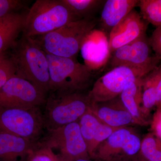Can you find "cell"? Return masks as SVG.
<instances>
[{"instance_id": "obj_1", "label": "cell", "mask_w": 161, "mask_h": 161, "mask_svg": "<svg viewBox=\"0 0 161 161\" xmlns=\"http://www.w3.org/2000/svg\"><path fill=\"white\" fill-rule=\"evenodd\" d=\"M12 49L10 58L14 64L15 75L29 81L47 96L50 75L46 53L33 38L23 35Z\"/></svg>"}, {"instance_id": "obj_32", "label": "cell", "mask_w": 161, "mask_h": 161, "mask_svg": "<svg viewBox=\"0 0 161 161\" xmlns=\"http://www.w3.org/2000/svg\"><path fill=\"white\" fill-rule=\"evenodd\" d=\"M76 161H90L89 159H79V160H77Z\"/></svg>"}, {"instance_id": "obj_18", "label": "cell", "mask_w": 161, "mask_h": 161, "mask_svg": "<svg viewBox=\"0 0 161 161\" xmlns=\"http://www.w3.org/2000/svg\"><path fill=\"white\" fill-rule=\"evenodd\" d=\"M142 79L128 84L119 95L124 106L139 125L146 124L142 109Z\"/></svg>"}, {"instance_id": "obj_5", "label": "cell", "mask_w": 161, "mask_h": 161, "mask_svg": "<svg viewBox=\"0 0 161 161\" xmlns=\"http://www.w3.org/2000/svg\"><path fill=\"white\" fill-rule=\"evenodd\" d=\"M46 55L49 64V92H86L92 83L94 75L86 64L75 58Z\"/></svg>"}, {"instance_id": "obj_19", "label": "cell", "mask_w": 161, "mask_h": 161, "mask_svg": "<svg viewBox=\"0 0 161 161\" xmlns=\"http://www.w3.org/2000/svg\"><path fill=\"white\" fill-rule=\"evenodd\" d=\"M78 20L93 19V15L103 6V0H61Z\"/></svg>"}, {"instance_id": "obj_15", "label": "cell", "mask_w": 161, "mask_h": 161, "mask_svg": "<svg viewBox=\"0 0 161 161\" xmlns=\"http://www.w3.org/2000/svg\"><path fill=\"white\" fill-rule=\"evenodd\" d=\"M37 142L0 133V161H27Z\"/></svg>"}, {"instance_id": "obj_21", "label": "cell", "mask_w": 161, "mask_h": 161, "mask_svg": "<svg viewBox=\"0 0 161 161\" xmlns=\"http://www.w3.org/2000/svg\"><path fill=\"white\" fill-rule=\"evenodd\" d=\"M138 5L145 21L156 27L161 26V0H140Z\"/></svg>"}, {"instance_id": "obj_4", "label": "cell", "mask_w": 161, "mask_h": 161, "mask_svg": "<svg viewBox=\"0 0 161 161\" xmlns=\"http://www.w3.org/2000/svg\"><path fill=\"white\" fill-rule=\"evenodd\" d=\"M78 20L61 0H37L26 13L22 35L40 36Z\"/></svg>"}, {"instance_id": "obj_12", "label": "cell", "mask_w": 161, "mask_h": 161, "mask_svg": "<svg viewBox=\"0 0 161 161\" xmlns=\"http://www.w3.org/2000/svg\"><path fill=\"white\" fill-rule=\"evenodd\" d=\"M147 22L133 9L115 26L109 35L111 54L119 47L147 34Z\"/></svg>"}, {"instance_id": "obj_6", "label": "cell", "mask_w": 161, "mask_h": 161, "mask_svg": "<svg viewBox=\"0 0 161 161\" xmlns=\"http://www.w3.org/2000/svg\"><path fill=\"white\" fill-rule=\"evenodd\" d=\"M47 131L46 135L38 141V146L57 151L56 155L63 161L88 159L87 148L78 122Z\"/></svg>"}, {"instance_id": "obj_27", "label": "cell", "mask_w": 161, "mask_h": 161, "mask_svg": "<svg viewBox=\"0 0 161 161\" xmlns=\"http://www.w3.org/2000/svg\"><path fill=\"white\" fill-rule=\"evenodd\" d=\"M38 143V142H37ZM53 151L46 147H36L30 153L27 161H53Z\"/></svg>"}, {"instance_id": "obj_33", "label": "cell", "mask_w": 161, "mask_h": 161, "mask_svg": "<svg viewBox=\"0 0 161 161\" xmlns=\"http://www.w3.org/2000/svg\"><path fill=\"white\" fill-rule=\"evenodd\" d=\"M160 104H161V99Z\"/></svg>"}, {"instance_id": "obj_28", "label": "cell", "mask_w": 161, "mask_h": 161, "mask_svg": "<svg viewBox=\"0 0 161 161\" xmlns=\"http://www.w3.org/2000/svg\"><path fill=\"white\" fill-rule=\"evenodd\" d=\"M151 48L155 55L161 60V26L157 27L149 39Z\"/></svg>"}, {"instance_id": "obj_24", "label": "cell", "mask_w": 161, "mask_h": 161, "mask_svg": "<svg viewBox=\"0 0 161 161\" xmlns=\"http://www.w3.org/2000/svg\"><path fill=\"white\" fill-rule=\"evenodd\" d=\"M119 129V128L109 126L101 123L98 127L91 145L88 149L89 155H92L95 154L98 146Z\"/></svg>"}, {"instance_id": "obj_23", "label": "cell", "mask_w": 161, "mask_h": 161, "mask_svg": "<svg viewBox=\"0 0 161 161\" xmlns=\"http://www.w3.org/2000/svg\"><path fill=\"white\" fill-rule=\"evenodd\" d=\"M161 141L153 136L147 135L142 141L141 151L148 160L161 161Z\"/></svg>"}, {"instance_id": "obj_3", "label": "cell", "mask_w": 161, "mask_h": 161, "mask_svg": "<svg viewBox=\"0 0 161 161\" xmlns=\"http://www.w3.org/2000/svg\"><path fill=\"white\" fill-rule=\"evenodd\" d=\"M48 94L43 113L47 130L78 122L92 106L88 92H50Z\"/></svg>"}, {"instance_id": "obj_10", "label": "cell", "mask_w": 161, "mask_h": 161, "mask_svg": "<svg viewBox=\"0 0 161 161\" xmlns=\"http://www.w3.org/2000/svg\"><path fill=\"white\" fill-rule=\"evenodd\" d=\"M150 40L147 34L119 47L112 54L111 66H125L152 71L158 66L160 59L151 56Z\"/></svg>"}, {"instance_id": "obj_20", "label": "cell", "mask_w": 161, "mask_h": 161, "mask_svg": "<svg viewBox=\"0 0 161 161\" xmlns=\"http://www.w3.org/2000/svg\"><path fill=\"white\" fill-rule=\"evenodd\" d=\"M156 68L142 79V109L144 114L156 105Z\"/></svg>"}, {"instance_id": "obj_34", "label": "cell", "mask_w": 161, "mask_h": 161, "mask_svg": "<svg viewBox=\"0 0 161 161\" xmlns=\"http://www.w3.org/2000/svg\"><path fill=\"white\" fill-rule=\"evenodd\" d=\"M149 161V160H148V161Z\"/></svg>"}, {"instance_id": "obj_13", "label": "cell", "mask_w": 161, "mask_h": 161, "mask_svg": "<svg viewBox=\"0 0 161 161\" xmlns=\"http://www.w3.org/2000/svg\"><path fill=\"white\" fill-rule=\"evenodd\" d=\"M91 109L100 122L109 126L120 128L136 125L119 96L107 101L92 103Z\"/></svg>"}, {"instance_id": "obj_9", "label": "cell", "mask_w": 161, "mask_h": 161, "mask_svg": "<svg viewBox=\"0 0 161 161\" xmlns=\"http://www.w3.org/2000/svg\"><path fill=\"white\" fill-rule=\"evenodd\" d=\"M47 95L15 75L0 88V109H30L45 104Z\"/></svg>"}, {"instance_id": "obj_31", "label": "cell", "mask_w": 161, "mask_h": 161, "mask_svg": "<svg viewBox=\"0 0 161 161\" xmlns=\"http://www.w3.org/2000/svg\"><path fill=\"white\" fill-rule=\"evenodd\" d=\"M53 161H63L60 160L59 158L58 157L57 155L54 153H53Z\"/></svg>"}, {"instance_id": "obj_30", "label": "cell", "mask_w": 161, "mask_h": 161, "mask_svg": "<svg viewBox=\"0 0 161 161\" xmlns=\"http://www.w3.org/2000/svg\"><path fill=\"white\" fill-rule=\"evenodd\" d=\"M8 58V57L6 56L5 52H0V64Z\"/></svg>"}, {"instance_id": "obj_29", "label": "cell", "mask_w": 161, "mask_h": 161, "mask_svg": "<svg viewBox=\"0 0 161 161\" xmlns=\"http://www.w3.org/2000/svg\"><path fill=\"white\" fill-rule=\"evenodd\" d=\"M152 127L155 135L161 142V110H158L153 116Z\"/></svg>"}, {"instance_id": "obj_8", "label": "cell", "mask_w": 161, "mask_h": 161, "mask_svg": "<svg viewBox=\"0 0 161 161\" xmlns=\"http://www.w3.org/2000/svg\"><path fill=\"white\" fill-rule=\"evenodd\" d=\"M150 72L143 69L125 66L113 68L93 84L88 92L90 99L93 103L116 98L128 84L144 78Z\"/></svg>"}, {"instance_id": "obj_14", "label": "cell", "mask_w": 161, "mask_h": 161, "mask_svg": "<svg viewBox=\"0 0 161 161\" xmlns=\"http://www.w3.org/2000/svg\"><path fill=\"white\" fill-rule=\"evenodd\" d=\"M85 64L91 70L100 69L111 58L109 37L101 30L94 29L81 47Z\"/></svg>"}, {"instance_id": "obj_2", "label": "cell", "mask_w": 161, "mask_h": 161, "mask_svg": "<svg viewBox=\"0 0 161 161\" xmlns=\"http://www.w3.org/2000/svg\"><path fill=\"white\" fill-rule=\"evenodd\" d=\"M97 23L94 18L76 20L51 32L33 38L46 53L76 59L85 40L95 29Z\"/></svg>"}, {"instance_id": "obj_16", "label": "cell", "mask_w": 161, "mask_h": 161, "mask_svg": "<svg viewBox=\"0 0 161 161\" xmlns=\"http://www.w3.org/2000/svg\"><path fill=\"white\" fill-rule=\"evenodd\" d=\"M138 0L105 1L101 15V30L107 35L138 5Z\"/></svg>"}, {"instance_id": "obj_11", "label": "cell", "mask_w": 161, "mask_h": 161, "mask_svg": "<svg viewBox=\"0 0 161 161\" xmlns=\"http://www.w3.org/2000/svg\"><path fill=\"white\" fill-rule=\"evenodd\" d=\"M142 141L136 132L128 127L119 128L103 142L95 153L104 158L109 159L124 154L132 156L141 150Z\"/></svg>"}, {"instance_id": "obj_25", "label": "cell", "mask_w": 161, "mask_h": 161, "mask_svg": "<svg viewBox=\"0 0 161 161\" xmlns=\"http://www.w3.org/2000/svg\"><path fill=\"white\" fill-rule=\"evenodd\" d=\"M14 64L10 57L0 64V88L15 75Z\"/></svg>"}, {"instance_id": "obj_22", "label": "cell", "mask_w": 161, "mask_h": 161, "mask_svg": "<svg viewBox=\"0 0 161 161\" xmlns=\"http://www.w3.org/2000/svg\"><path fill=\"white\" fill-rule=\"evenodd\" d=\"M78 123L80 132L86 144L88 150L97 129L101 122L93 114L90 108L80 117Z\"/></svg>"}, {"instance_id": "obj_7", "label": "cell", "mask_w": 161, "mask_h": 161, "mask_svg": "<svg viewBox=\"0 0 161 161\" xmlns=\"http://www.w3.org/2000/svg\"><path fill=\"white\" fill-rule=\"evenodd\" d=\"M45 129L40 107L0 109V133L37 142Z\"/></svg>"}, {"instance_id": "obj_26", "label": "cell", "mask_w": 161, "mask_h": 161, "mask_svg": "<svg viewBox=\"0 0 161 161\" xmlns=\"http://www.w3.org/2000/svg\"><path fill=\"white\" fill-rule=\"evenodd\" d=\"M25 2L20 0H0V18L17 12L24 7Z\"/></svg>"}, {"instance_id": "obj_17", "label": "cell", "mask_w": 161, "mask_h": 161, "mask_svg": "<svg viewBox=\"0 0 161 161\" xmlns=\"http://www.w3.org/2000/svg\"><path fill=\"white\" fill-rule=\"evenodd\" d=\"M26 14L14 12L0 18V52L12 48L23 31Z\"/></svg>"}]
</instances>
